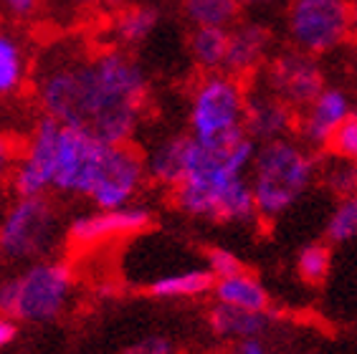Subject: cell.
<instances>
[{
	"label": "cell",
	"instance_id": "6da1fadb",
	"mask_svg": "<svg viewBox=\"0 0 357 354\" xmlns=\"http://www.w3.org/2000/svg\"><path fill=\"white\" fill-rule=\"evenodd\" d=\"M33 86L43 114L107 142H132L152 94L144 66L119 46L84 51L56 43L36 68Z\"/></svg>",
	"mask_w": 357,
	"mask_h": 354
},
{
	"label": "cell",
	"instance_id": "7a4b0ae2",
	"mask_svg": "<svg viewBox=\"0 0 357 354\" xmlns=\"http://www.w3.org/2000/svg\"><path fill=\"white\" fill-rule=\"evenodd\" d=\"M319 175V160L296 134L259 144L248 172L256 210L261 220H274L291 210Z\"/></svg>",
	"mask_w": 357,
	"mask_h": 354
},
{
	"label": "cell",
	"instance_id": "3957f363",
	"mask_svg": "<svg viewBox=\"0 0 357 354\" xmlns=\"http://www.w3.org/2000/svg\"><path fill=\"white\" fill-rule=\"evenodd\" d=\"M248 82L228 71L200 74L188 91V132L198 142L223 144L246 134Z\"/></svg>",
	"mask_w": 357,
	"mask_h": 354
},
{
	"label": "cell",
	"instance_id": "277c9868",
	"mask_svg": "<svg viewBox=\"0 0 357 354\" xmlns=\"http://www.w3.org/2000/svg\"><path fill=\"white\" fill-rule=\"evenodd\" d=\"M279 33L287 46L327 59L355 43L350 0H289L279 10Z\"/></svg>",
	"mask_w": 357,
	"mask_h": 354
},
{
	"label": "cell",
	"instance_id": "5b68a950",
	"mask_svg": "<svg viewBox=\"0 0 357 354\" xmlns=\"http://www.w3.org/2000/svg\"><path fill=\"white\" fill-rule=\"evenodd\" d=\"M74 273L61 261H38L0 284V314L38 324L59 319L71 299Z\"/></svg>",
	"mask_w": 357,
	"mask_h": 354
},
{
	"label": "cell",
	"instance_id": "8992f818",
	"mask_svg": "<svg viewBox=\"0 0 357 354\" xmlns=\"http://www.w3.org/2000/svg\"><path fill=\"white\" fill-rule=\"evenodd\" d=\"M170 192L175 208L190 218L213 220V223H254L259 218L248 175L220 183L183 180Z\"/></svg>",
	"mask_w": 357,
	"mask_h": 354
},
{
	"label": "cell",
	"instance_id": "52a82bcc",
	"mask_svg": "<svg viewBox=\"0 0 357 354\" xmlns=\"http://www.w3.org/2000/svg\"><path fill=\"white\" fill-rule=\"evenodd\" d=\"M59 236V213L46 195L18 198L0 220V253L26 261L46 256Z\"/></svg>",
	"mask_w": 357,
	"mask_h": 354
},
{
	"label": "cell",
	"instance_id": "ba28073f",
	"mask_svg": "<svg viewBox=\"0 0 357 354\" xmlns=\"http://www.w3.org/2000/svg\"><path fill=\"white\" fill-rule=\"evenodd\" d=\"M254 84L268 88L271 94H276L299 111L330 84V74H327L324 59L284 43L259 71Z\"/></svg>",
	"mask_w": 357,
	"mask_h": 354
},
{
	"label": "cell",
	"instance_id": "9c48e42d",
	"mask_svg": "<svg viewBox=\"0 0 357 354\" xmlns=\"http://www.w3.org/2000/svg\"><path fill=\"white\" fill-rule=\"evenodd\" d=\"M147 164L144 155L132 142H107L91 177L89 200L94 208H124L137 198L144 187Z\"/></svg>",
	"mask_w": 357,
	"mask_h": 354
},
{
	"label": "cell",
	"instance_id": "30bf717a",
	"mask_svg": "<svg viewBox=\"0 0 357 354\" xmlns=\"http://www.w3.org/2000/svg\"><path fill=\"white\" fill-rule=\"evenodd\" d=\"M104 144L107 139H99L82 127H71V124L61 122L59 144H56L54 190L51 192L86 198Z\"/></svg>",
	"mask_w": 357,
	"mask_h": 354
},
{
	"label": "cell",
	"instance_id": "8fae6325",
	"mask_svg": "<svg viewBox=\"0 0 357 354\" xmlns=\"http://www.w3.org/2000/svg\"><path fill=\"white\" fill-rule=\"evenodd\" d=\"M279 38L282 33L268 21V15L243 13L238 23L228 28V56L223 71L243 82H254L279 48Z\"/></svg>",
	"mask_w": 357,
	"mask_h": 354
},
{
	"label": "cell",
	"instance_id": "7c38bea8",
	"mask_svg": "<svg viewBox=\"0 0 357 354\" xmlns=\"http://www.w3.org/2000/svg\"><path fill=\"white\" fill-rule=\"evenodd\" d=\"M61 122L54 116L43 114L31 132L26 150L18 157L10 183L18 198L31 195H46L54 190V164H56V144H59Z\"/></svg>",
	"mask_w": 357,
	"mask_h": 354
},
{
	"label": "cell",
	"instance_id": "4fadbf2b",
	"mask_svg": "<svg viewBox=\"0 0 357 354\" xmlns=\"http://www.w3.org/2000/svg\"><path fill=\"white\" fill-rule=\"evenodd\" d=\"M355 109V91L330 82L296 116V137L314 152L330 150L332 137Z\"/></svg>",
	"mask_w": 357,
	"mask_h": 354
},
{
	"label": "cell",
	"instance_id": "5bb4252c",
	"mask_svg": "<svg viewBox=\"0 0 357 354\" xmlns=\"http://www.w3.org/2000/svg\"><path fill=\"white\" fill-rule=\"evenodd\" d=\"M152 215L150 210L137 205H124V208H96L94 213L79 215L71 220L66 238L74 248H91L104 240L124 238L150 228Z\"/></svg>",
	"mask_w": 357,
	"mask_h": 354
},
{
	"label": "cell",
	"instance_id": "9a60e30c",
	"mask_svg": "<svg viewBox=\"0 0 357 354\" xmlns=\"http://www.w3.org/2000/svg\"><path fill=\"white\" fill-rule=\"evenodd\" d=\"M296 116L299 111L291 104L251 82L246 99V134L251 139L264 144L296 134Z\"/></svg>",
	"mask_w": 357,
	"mask_h": 354
},
{
	"label": "cell",
	"instance_id": "2e32d148",
	"mask_svg": "<svg viewBox=\"0 0 357 354\" xmlns=\"http://www.w3.org/2000/svg\"><path fill=\"white\" fill-rule=\"evenodd\" d=\"M162 3L155 0H130L114 13H109V36L112 46L139 48L150 41L162 26Z\"/></svg>",
	"mask_w": 357,
	"mask_h": 354
},
{
	"label": "cell",
	"instance_id": "e0dca14e",
	"mask_svg": "<svg viewBox=\"0 0 357 354\" xmlns=\"http://www.w3.org/2000/svg\"><path fill=\"white\" fill-rule=\"evenodd\" d=\"M190 144H192L190 132H185V134H167L162 139H158L150 147V152L144 155L147 177L155 185L167 187V190L178 187L185 180Z\"/></svg>",
	"mask_w": 357,
	"mask_h": 354
},
{
	"label": "cell",
	"instance_id": "ac0fdd59",
	"mask_svg": "<svg viewBox=\"0 0 357 354\" xmlns=\"http://www.w3.org/2000/svg\"><path fill=\"white\" fill-rule=\"evenodd\" d=\"M208 324L220 339H246V337H261L268 327L266 311H251L215 301V307L208 314Z\"/></svg>",
	"mask_w": 357,
	"mask_h": 354
},
{
	"label": "cell",
	"instance_id": "d6986e66",
	"mask_svg": "<svg viewBox=\"0 0 357 354\" xmlns=\"http://www.w3.org/2000/svg\"><path fill=\"white\" fill-rule=\"evenodd\" d=\"M188 59L198 74H211V71H223L228 56V28L200 26L190 28L188 33Z\"/></svg>",
	"mask_w": 357,
	"mask_h": 354
},
{
	"label": "cell",
	"instance_id": "ffe728a7",
	"mask_svg": "<svg viewBox=\"0 0 357 354\" xmlns=\"http://www.w3.org/2000/svg\"><path fill=\"white\" fill-rule=\"evenodd\" d=\"M180 15L190 28H231L243 18L241 0H180Z\"/></svg>",
	"mask_w": 357,
	"mask_h": 354
},
{
	"label": "cell",
	"instance_id": "44dd1931",
	"mask_svg": "<svg viewBox=\"0 0 357 354\" xmlns=\"http://www.w3.org/2000/svg\"><path fill=\"white\" fill-rule=\"evenodd\" d=\"M28 54L23 41L10 31H0V96H15L26 86Z\"/></svg>",
	"mask_w": 357,
	"mask_h": 354
},
{
	"label": "cell",
	"instance_id": "7402d4cb",
	"mask_svg": "<svg viewBox=\"0 0 357 354\" xmlns=\"http://www.w3.org/2000/svg\"><path fill=\"white\" fill-rule=\"evenodd\" d=\"M215 301L231 304V307L251 309V311H266L268 309V293L266 288L248 273H236L226 279H215L213 286Z\"/></svg>",
	"mask_w": 357,
	"mask_h": 354
},
{
	"label": "cell",
	"instance_id": "603a6c76",
	"mask_svg": "<svg viewBox=\"0 0 357 354\" xmlns=\"http://www.w3.org/2000/svg\"><path fill=\"white\" fill-rule=\"evenodd\" d=\"M215 273L211 268H190V271L160 276L150 284L147 291L158 299H188V296H203L213 291Z\"/></svg>",
	"mask_w": 357,
	"mask_h": 354
},
{
	"label": "cell",
	"instance_id": "cb8c5ba5",
	"mask_svg": "<svg viewBox=\"0 0 357 354\" xmlns=\"http://www.w3.org/2000/svg\"><path fill=\"white\" fill-rule=\"evenodd\" d=\"M327 238L332 243L357 238V192L344 195L327 220Z\"/></svg>",
	"mask_w": 357,
	"mask_h": 354
},
{
	"label": "cell",
	"instance_id": "d4e9b609",
	"mask_svg": "<svg viewBox=\"0 0 357 354\" xmlns=\"http://www.w3.org/2000/svg\"><path fill=\"white\" fill-rule=\"evenodd\" d=\"M332 253L324 243H310L304 245L296 256V271L307 284H322L330 273Z\"/></svg>",
	"mask_w": 357,
	"mask_h": 354
},
{
	"label": "cell",
	"instance_id": "484cf974",
	"mask_svg": "<svg viewBox=\"0 0 357 354\" xmlns=\"http://www.w3.org/2000/svg\"><path fill=\"white\" fill-rule=\"evenodd\" d=\"M322 177L327 187L332 192H337L340 198L357 192V162L332 155V162H327V167L322 170Z\"/></svg>",
	"mask_w": 357,
	"mask_h": 354
},
{
	"label": "cell",
	"instance_id": "4316f807",
	"mask_svg": "<svg viewBox=\"0 0 357 354\" xmlns=\"http://www.w3.org/2000/svg\"><path fill=\"white\" fill-rule=\"evenodd\" d=\"M327 152L335 157H342V160H350V162H357V114L347 116V122L332 137Z\"/></svg>",
	"mask_w": 357,
	"mask_h": 354
},
{
	"label": "cell",
	"instance_id": "83f0119b",
	"mask_svg": "<svg viewBox=\"0 0 357 354\" xmlns=\"http://www.w3.org/2000/svg\"><path fill=\"white\" fill-rule=\"evenodd\" d=\"M208 268L215 273V279H226V276H236L243 271L238 256L226 248H211L208 251Z\"/></svg>",
	"mask_w": 357,
	"mask_h": 354
},
{
	"label": "cell",
	"instance_id": "f1b7e54d",
	"mask_svg": "<svg viewBox=\"0 0 357 354\" xmlns=\"http://www.w3.org/2000/svg\"><path fill=\"white\" fill-rule=\"evenodd\" d=\"M122 354H178V349L167 337H147V339L127 347Z\"/></svg>",
	"mask_w": 357,
	"mask_h": 354
},
{
	"label": "cell",
	"instance_id": "f546056e",
	"mask_svg": "<svg viewBox=\"0 0 357 354\" xmlns=\"http://www.w3.org/2000/svg\"><path fill=\"white\" fill-rule=\"evenodd\" d=\"M15 164H18V150H15V144L10 142L6 134H0V183H3L8 175H13Z\"/></svg>",
	"mask_w": 357,
	"mask_h": 354
},
{
	"label": "cell",
	"instance_id": "4dcf8cb0",
	"mask_svg": "<svg viewBox=\"0 0 357 354\" xmlns=\"http://www.w3.org/2000/svg\"><path fill=\"white\" fill-rule=\"evenodd\" d=\"M289 0H241V6L246 13H256V15H271L279 13Z\"/></svg>",
	"mask_w": 357,
	"mask_h": 354
},
{
	"label": "cell",
	"instance_id": "1f68e13d",
	"mask_svg": "<svg viewBox=\"0 0 357 354\" xmlns=\"http://www.w3.org/2000/svg\"><path fill=\"white\" fill-rule=\"evenodd\" d=\"M0 6L13 18H31L41 8V0H0Z\"/></svg>",
	"mask_w": 357,
	"mask_h": 354
},
{
	"label": "cell",
	"instance_id": "d6a6232c",
	"mask_svg": "<svg viewBox=\"0 0 357 354\" xmlns=\"http://www.w3.org/2000/svg\"><path fill=\"white\" fill-rule=\"evenodd\" d=\"M76 8H89V10H104V13H114L117 8H122L130 0H69Z\"/></svg>",
	"mask_w": 357,
	"mask_h": 354
},
{
	"label": "cell",
	"instance_id": "836d02e7",
	"mask_svg": "<svg viewBox=\"0 0 357 354\" xmlns=\"http://www.w3.org/2000/svg\"><path fill=\"white\" fill-rule=\"evenodd\" d=\"M236 354H268V349L259 337H246V339H238Z\"/></svg>",
	"mask_w": 357,
	"mask_h": 354
},
{
	"label": "cell",
	"instance_id": "e575fe53",
	"mask_svg": "<svg viewBox=\"0 0 357 354\" xmlns=\"http://www.w3.org/2000/svg\"><path fill=\"white\" fill-rule=\"evenodd\" d=\"M13 337H15V324L10 321V316L0 314V349L6 347V344H10Z\"/></svg>",
	"mask_w": 357,
	"mask_h": 354
},
{
	"label": "cell",
	"instance_id": "d590c367",
	"mask_svg": "<svg viewBox=\"0 0 357 354\" xmlns=\"http://www.w3.org/2000/svg\"><path fill=\"white\" fill-rule=\"evenodd\" d=\"M350 76H352V82H355V86H357V48L350 54Z\"/></svg>",
	"mask_w": 357,
	"mask_h": 354
},
{
	"label": "cell",
	"instance_id": "8d00e7d4",
	"mask_svg": "<svg viewBox=\"0 0 357 354\" xmlns=\"http://www.w3.org/2000/svg\"><path fill=\"white\" fill-rule=\"evenodd\" d=\"M352 3V28H355V43H357V0H350Z\"/></svg>",
	"mask_w": 357,
	"mask_h": 354
},
{
	"label": "cell",
	"instance_id": "74e56055",
	"mask_svg": "<svg viewBox=\"0 0 357 354\" xmlns=\"http://www.w3.org/2000/svg\"><path fill=\"white\" fill-rule=\"evenodd\" d=\"M155 3H180V0H155Z\"/></svg>",
	"mask_w": 357,
	"mask_h": 354
},
{
	"label": "cell",
	"instance_id": "f35d334b",
	"mask_svg": "<svg viewBox=\"0 0 357 354\" xmlns=\"http://www.w3.org/2000/svg\"><path fill=\"white\" fill-rule=\"evenodd\" d=\"M352 114H357V91H355V109H352Z\"/></svg>",
	"mask_w": 357,
	"mask_h": 354
}]
</instances>
